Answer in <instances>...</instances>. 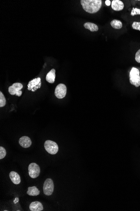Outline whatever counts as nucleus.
Listing matches in <instances>:
<instances>
[{"label":"nucleus","mask_w":140,"mask_h":211,"mask_svg":"<svg viewBox=\"0 0 140 211\" xmlns=\"http://www.w3.org/2000/svg\"><path fill=\"white\" fill-rule=\"evenodd\" d=\"M54 185L53 180L51 178L47 179L45 181L43 186L44 193L45 195L50 196L54 191Z\"/></svg>","instance_id":"obj_4"},{"label":"nucleus","mask_w":140,"mask_h":211,"mask_svg":"<svg viewBox=\"0 0 140 211\" xmlns=\"http://www.w3.org/2000/svg\"><path fill=\"white\" fill-rule=\"evenodd\" d=\"M129 81L132 85L138 87L140 86V71L138 69L132 68L129 74Z\"/></svg>","instance_id":"obj_2"},{"label":"nucleus","mask_w":140,"mask_h":211,"mask_svg":"<svg viewBox=\"0 0 140 211\" xmlns=\"http://www.w3.org/2000/svg\"><path fill=\"white\" fill-rule=\"evenodd\" d=\"M130 15L132 16L140 15V9L136 8H132Z\"/></svg>","instance_id":"obj_19"},{"label":"nucleus","mask_w":140,"mask_h":211,"mask_svg":"<svg viewBox=\"0 0 140 211\" xmlns=\"http://www.w3.org/2000/svg\"><path fill=\"white\" fill-rule=\"evenodd\" d=\"M45 149L49 153L56 154L58 151V146L55 142L50 140H47L44 144Z\"/></svg>","instance_id":"obj_3"},{"label":"nucleus","mask_w":140,"mask_h":211,"mask_svg":"<svg viewBox=\"0 0 140 211\" xmlns=\"http://www.w3.org/2000/svg\"><path fill=\"white\" fill-rule=\"evenodd\" d=\"M9 177L14 184L18 185L21 183V178L20 175L14 171H12L9 173Z\"/></svg>","instance_id":"obj_12"},{"label":"nucleus","mask_w":140,"mask_h":211,"mask_svg":"<svg viewBox=\"0 0 140 211\" xmlns=\"http://www.w3.org/2000/svg\"><path fill=\"white\" fill-rule=\"evenodd\" d=\"M28 170L30 176L33 179L37 178L40 174V167L36 163H31L29 166Z\"/></svg>","instance_id":"obj_5"},{"label":"nucleus","mask_w":140,"mask_h":211,"mask_svg":"<svg viewBox=\"0 0 140 211\" xmlns=\"http://www.w3.org/2000/svg\"><path fill=\"white\" fill-rule=\"evenodd\" d=\"M67 93V88L66 86L63 84H59L57 86L54 91V94L58 98H64L66 96Z\"/></svg>","instance_id":"obj_7"},{"label":"nucleus","mask_w":140,"mask_h":211,"mask_svg":"<svg viewBox=\"0 0 140 211\" xmlns=\"http://www.w3.org/2000/svg\"><path fill=\"white\" fill-rule=\"evenodd\" d=\"M40 193V191L36 187V186H33V187H30L28 188L27 194L30 196H37L39 195Z\"/></svg>","instance_id":"obj_15"},{"label":"nucleus","mask_w":140,"mask_h":211,"mask_svg":"<svg viewBox=\"0 0 140 211\" xmlns=\"http://www.w3.org/2000/svg\"><path fill=\"white\" fill-rule=\"evenodd\" d=\"M105 4H106L107 6H110L111 4L110 1H109V0H107V1H105Z\"/></svg>","instance_id":"obj_22"},{"label":"nucleus","mask_w":140,"mask_h":211,"mask_svg":"<svg viewBox=\"0 0 140 211\" xmlns=\"http://www.w3.org/2000/svg\"><path fill=\"white\" fill-rule=\"evenodd\" d=\"M132 28L140 31V22L134 21L132 24Z\"/></svg>","instance_id":"obj_20"},{"label":"nucleus","mask_w":140,"mask_h":211,"mask_svg":"<svg viewBox=\"0 0 140 211\" xmlns=\"http://www.w3.org/2000/svg\"><path fill=\"white\" fill-rule=\"evenodd\" d=\"M19 143L23 148H28L32 145V141L30 137L27 136H23L19 140Z\"/></svg>","instance_id":"obj_9"},{"label":"nucleus","mask_w":140,"mask_h":211,"mask_svg":"<svg viewBox=\"0 0 140 211\" xmlns=\"http://www.w3.org/2000/svg\"><path fill=\"white\" fill-rule=\"evenodd\" d=\"M111 6L113 9L116 11H120L124 8V4L120 0H113Z\"/></svg>","instance_id":"obj_10"},{"label":"nucleus","mask_w":140,"mask_h":211,"mask_svg":"<svg viewBox=\"0 0 140 211\" xmlns=\"http://www.w3.org/2000/svg\"><path fill=\"white\" fill-rule=\"evenodd\" d=\"M110 25L111 26L115 29H120L122 28V22L120 20L117 19H114L111 21Z\"/></svg>","instance_id":"obj_16"},{"label":"nucleus","mask_w":140,"mask_h":211,"mask_svg":"<svg viewBox=\"0 0 140 211\" xmlns=\"http://www.w3.org/2000/svg\"><path fill=\"white\" fill-rule=\"evenodd\" d=\"M83 9L90 14H95L99 11L102 5L101 0H81Z\"/></svg>","instance_id":"obj_1"},{"label":"nucleus","mask_w":140,"mask_h":211,"mask_svg":"<svg viewBox=\"0 0 140 211\" xmlns=\"http://www.w3.org/2000/svg\"><path fill=\"white\" fill-rule=\"evenodd\" d=\"M135 60L137 62L140 63V49L135 54Z\"/></svg>","instance_id":"obj_21"},{"label":"nucleus","mask_w":140,"mask_h":211,"mask_svg":"<svg viewBox=\"0 0 140 211\" xmlns=\"http://www.w3.org/2000/svg\"><path fill=\"white\" fill-rule=\"evenodd\" d=\"M30 209L31 211H41L43 210L44 208L41 202L35 201L30 203Z\"/></svg>","instance_id":"obj_11"},{"label":"nucleus","mask_w":140,"mask_h":211,"mask_svg":"<svg viewBox=\"0 0 140 211\" xmlns=\"http://www.w3.org/2000/svg\"><path fill=\"white\" fill-rule=\"evenodd\" d=\"M6 105V99L2 91H0V107H3Z\"/></svg>","instance_id":"obj_17"},{"label":"nucleus","mask_w":140,"mask_h":211,"mask_svg":"<svg viewBox=\"0 0 140 211\" xmlns=\"http://www.w3.org/2000/svg\"><path fill=\"white\" fill-rule=\"evenodd\" d=\"M55 70L52 69L47 74L46 80L49 83L53 84L55 81Z\"/></svg>","instance_id":"obj_13"},{"label":"nucleus","mask_w":140,"mask_h":211,"mask_svg":"<svg viewBox=\"0 0 140 211\" xmlns=\"http://www.w3.org/2000/svg\"><path fill=\"white\" fill-rule=\"evenodd\" d=\"M23 87L22 84L20 83H15L9 87L8 92L11 95H16L18 97H20L22 95V93L21 90L23 88Z\"/></svg>","instance_id":"obj_6"},{"label":"nucleus","mask_w":140,"mask_h":211,"mask_svg":"<svg viewBox=\"0 0 140 211\" xmlns=\"http://www.w3.org/2000/svg\"><path fill=\"white\" fill-rule=\"evenodd\" d=\"M41 86V78L40 77H38L29 81L28 85V89L30 91L32 90V91L34 92L37 89L40 88Z\"/></svg>","instance_id":"obj_8"},{"label":"nucleus","mask_w":140,"mask_h":211,"mask_svg":"<svg viewBox=\"0 0 140 211\" xmlns=\"http://www.w3.org/2000/svg\"><path fill=\"white\" fill-rule=\"evenodd\" d=\"M6 150L4 147H0V159H4L6 157Z\"/></svg>","instance_id":"obj_18"},{"label":"nucleus","mask_w":140,"mask_h":211,"mask_svg":"<svg viewBox=\"0 0 140 211\" xmlns=\"http://www.w3.org/2000/svg\"><path fill=\"white\" fill-rule=\"evenodd\" d=\"M19 198H15V200H14V203H17V202H19Z\"/></svg>","instance_id":"obj_23"},{"label":"nucleus","mask_w":140,"mask_h":211,"mask_svg":"<svg viewBox=\"0 0 140 211\" xmlns=\"http://www.w3.org/2000/svg\"><path fill=\"white\" fill-rule=\"evenodd\" d=\"M84 26L85 28L88 29L91 32H95L99 30V28L97 25L91 22H86L84 24Z\"/></svg>","instance_id":"obj_14"}]
</instances>
